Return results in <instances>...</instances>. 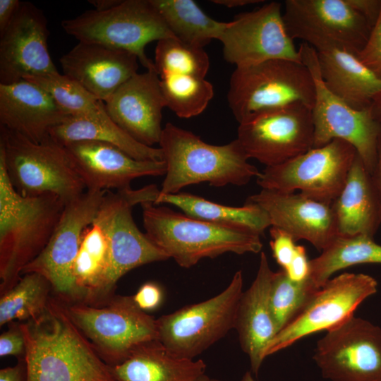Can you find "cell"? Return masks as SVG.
Wrapping results in <instances>:
<instances>
[{"instance_id":"obj_1","label":"cell","mask_w":381,"mask_h":381,"mask_svg":"<svg viewBox=\"0 0 381 381\" xmlns=\"http://www.w3.org/2000/svg\"><path fill=\"white\" fill-rule=\"evenodd\" d=\"M20 327L25 342L26 381H116L63 301L50 298L43 314Z\"/></svg>"},{"instance_id":"obj_2","label":"cell","mask_w":381,"mask_h":381,"mask_svg":"<svg viewBox=\"0 0 381 381\" xmlns=\"http://www.w3.org/2000/svg\"><path fill=\"white\" fill-rule=\"evenodd\" d=\"M57 195H20L11 185L0 155V292L11 289L23 269L49 242L65 207Z\"/></svg>"},{"instance_id":"obj_3","label":"cell","mask_w":381,"mask_h":381,"mask_svg":"<svg viewBox=\"0 0 381 381\" xmlns=\"http://www.w3.org/2000/svg\"><path fill=\"white\" fill-rule=\"evenodd\" d=\"M159 145L166 164L162 193H177L186 186L202 182L215 187L241 186L260 174L248 162L237 139L225 145H212L190 131L167 123Z\"/></svg>"},{"instance_id":"obj_4","label":"cell","mask_w":381,"mask_h":381,"mask_svg":"<svg viewBox=\"0 0 381 381\" xmlns=\"http://www.w3.org/2000/svg\"><path fill=\"white\" fill-rule=\"evenodd\" d=\"M141 206L145 234L181 267L226 253L242 255L262 250L260 236L252 231L198 219L152 202Z\"/></svg>"},{"instance_id":"obj_5","label":"cell","mask_w":381,"mask_h":381,"mask_svg":"<svg viewBox=\"0 0 381 381\" xmlns=\"http://www.w3.org/2000/svg\"><path fill=\"white\" fill-rule=\"evenodd\" d=\"M159 193L154 184L138 190L130 187L105 192L92 223L97 224L106 236L107 265L99 285L87 303L107 302L119 279L131 270L169 259L138 229L132 216L135 205L154 203Z\"/></svg>"},{"instance_id":"obj_6","label":"cell","mask_w":381,"mask_h":381,"mask_svg":"<svg viewBox=\"0 0 381 381\" xmlns=\"http://www.w3.org/2000/svg\"><path fill=\"white\" fill-rule=\"evenodd\" d=\"M0 130V155L9 181L20 195L51 193L67 204L86 190L64 146L50 138L35 143L3 126Z\"/></svg>"},{"instance_id":"obj_7","label":"cell","mask_w":381,"mask_h":381,"mask_svg":"<svg viewBox=\"0 0 381 381\" xmlns=\"http://www.w3.org/2000/svg\"><path fill=\"white\" fill-rule=\"evenodd\" d=\"M315 87L301 61L277 59L236 67L227 93L229 108L238 123L262 111L294 103L313 108Z\"/></svg>"},{"instance_id":"obj_8","label":"cell","mask_w":381,"mask_h":381,"mask_svg":"<svg viewBox=\"0 0 381 381\" xmlns=\"http://www.w3.org/2000/svg\"><path fill=\"white\" fill-rule=\"evenodd\" d=\"M61 27L79 42L135 54L147 70L156 69L154 61L145 54L146 45L176 37L150 0H121L108 10H89L64 20Z\"/></svg>"},{"instance_id":"obj_9","label":"cell","mask_w":381,"mask_h":381,"mask_svg":"<svg viewBox=\"0 0 381 381\" xmlns=\"http://www.w3.org/2000/svg\"><path fill=\"white\" fill-rule=\"evenodd\" d=\"M66 305L74 324L109 366L122 362L140 345L158 339L156 320L132 296L111 297L104 305Z\"/></svg>"},{"instance_id":"obj_10","label":"cell","mask_w":381,"mask_h":381,"mask_svg":"<svg viewBox=\"0 0 381 381\" xmlns=\"http://www.w3.org/2000/svg\"><path fill=\"white\" fill-rule=\"evenodd\" d=\"M243 284L238 270L215 296L161 316L156 320L158 340L174 356L194 359L235 327Z\"/></svg>"},{"instance_id":"obj_11","label":"cell","mask_w":381,"mask_h":381,"mask_svg":"<svg viewBox=\"0 0 381 381\" xmlns=\"http://www.w3.org/2000/svg\"><path fill=\"white\" fill-rule=\"evenodd\" d=\"M357 155L349 143L335 139L281 164L266 167L256 178L262 189L302 194L332 204L341 191Z\"/></svg>"},{"instance_id":"obj_12","label":"cell","mask_w":381,"mask_h":381,"mask_svg":"<svg viewBox=\"0 0 381 381\" xmlns=\"http://www.w3.org/2000/svg\"><path fill=\"white\" fill-rule=\"evenodd\" d=\"M298 52L301 62L310 71L315 87L312 108L314 126L313 148L341 139L356 150L370 173L377 161V142L381 128L368 109L357 110L331 92L321 78L316 51L302 42Z\"/></svg>"},{"instance_id":"obj_13","label":"cell","mask_w":381,"mask_h":381,"mask_svg":"<svg viewBox=\"0 0 381 381\" xmlns=\"http://www.w3.org/2000/svg\"><path fill=\"white\" fill-rule=\"evenodd\" d=\"M283 19L294 40L315 51L339 49L356 56L372 29L346 0H286Z\"/></svg>"},{"instance_id":"obj_14","label":"cell","mask_w":381,"mask_h":381,"mask_svg":"<svg viewBox=\"0 0 381 381\" xmlns=\"http://www.w3.org/2000/svg\"><path fill=\"white\" fill-rule=\"evenodd\" d=\"M106 191L85 190L65 205L60 219L42 251L22 270L43 276L68 303L83 302L84 294L73 276V265L83 234L96 216Z\"/></svg>"},{"instance_id":"obj_15","label":"cell","mask_w":381,"mask_h":381,"mask_svg":"<svg viewBox=\"0 0 381 381\" xmlns=\"http://www.w3.org/2000/svg\"><path fill=\"white\" fill-rule=\"evenodd\" d=\"M377 291L376 279L368 274L344 272L329 279L270 341L263 351L264 359L308 335L341 325Z\"/></svg>"},{"instance_id":"obj_16","label":"cell","mask_w":381,"mask_h":381,"mask_svg":"<svg viewBox=\"0 0 381 381\" xmlns=\"http://www.w3.org/2000/svg\"><path fill=\"white\" fill-rule=\"evenodd\" d=\"M236 139L249 159L281 164L313 148L312 108L294 103L259 113L239 123Z\"/></svg>"},{"instance_id":"obj_17","label":"cell","mask_w":381,"mask_h":381,"mask_svg":"<svg viewBox=\"0 0 381 381\" xmlns=\"http://www.w3.org/2000/svg\"><path fill=\"white\" fill-rule=\"evenodd\" d=\"M313 359L331 381H381V328L353 315L327 331Z\"/></svg>"},{"instance_id":"obj_18","label":"cell","mask_w":381,"mask_h":381,"mask_svg":"<svg viewBox=\"0 0 381 381\" xmlns=\"http://www.w3.org/2000/svg\"><path fill=\"white\" fill-rule=\"evenodd\" d=\"M219 40L224 59L236 68L277 59L301 61L298 49L286 31L282 4L277 1L235 16Z\"/></svg>"},{"instance_id":"obj_19","label":"cell","mask_w":381,"mask_h":381,"mask_svg":"<svg viewBox=\"0 0 381 381\" xmlns=\"http://www.w3.org/2000/svg\"><path fill=\"white\" fill-rule=\"evenodd\" d=\"M48 37L43 11L30 2H21L12 22L0 35V84L58 71L49 52Z\"/></svg>"},{"instance_id":"obj_20","label":"cell","mask_w":381,"mask_h":381,"mask_svg":"<svg viewBox=\"0 0 381 381\" xmlns=\"http://www.w3.org/2000/svg\"><path fill=\"white\" fill-rule=\"evenodd\" d=\"M257 204L267 214L271 226L282 229L297 241L304 239L319 250L338 236L332 204L313 200L301 193H286L262 189L246 201Z\"/></svg>"},{"instance_id":"obj_21","label":"cell","mask_w":381,"mask_h":381,"mask_svg":"<svg viewBox=\"0 0 381 381\" xmlns=\"http://www.w3.org/2000/svg\"><path fill=\"white\" fill-rule=\"evenodd\" d=\"M104 103L109 117L136 141L150 147L159 144L167 106L156 70L137 73Z\"/></svg>"},{"instance_id":"obj_22","label":"cell","mask_w":381,"mask_h":381,"mask_svg":"<svg viewBox=\"0 0 381 381\" xmlns=\"http://www.w3.org/2000/svg\"><path fill=\"white\" fill-rule=\"evenodd\" d=\"M64 147L86 190H122L135 179L166 174L164 161L138 160L106 143L83 140Z\"/></svg>"},{"instance_id":"obj_23","label":"cell","mask_w":381,"mask_h":381,"mask_svg":"<svg viewBox=\"0 0 381 381\" xmlns=\"http://www.w3.org/2000/svg\"><path fill=\"white\" fill-rule=\"evenodd\" d=\"M59 62L64 75L104 102L138 73L139 61L124 50L79 42Z\"/></svg>"},{"instance_id":"obj_24","label":"cell","mask_w":381,"mask_h":381,"mask_svg":"<svg viewBox=\"0 0 381 381\" xmlns=\"http://www.w3.org/2000/svg\"><path fill=\"white\" fill-rule=\"evenodd\" d=\"M70 116L38 85L25 80L0 84V126L35 143L49 138Z\"/></svg>"},{"instance_id":"obj_25","label":"cell","mask_w":381,"mask_h":381,"mask_svg":"<svg viewBox=\"0 0 381 381\" xmlns=\"http://www.w3.org/2000/svg\"><path fill=\"white\" fill-rule=\"evenodd\" d=\"M273 274L266 254L261 252L256 277L250 286L243 292L237 310L234 328L255 375L258 373L264 361L265 349L277 334L270 306Z\"/></svg>"},{"instance_id":"obj_26","label":"cell","mask_w":381,"mask_h":381,"mask_svg":"<svg viewBox=\"0 0 381 381\" xmlns=\"http://www.w3.org/2000/svg\"><path fill=\"white\" fill-rule=\"evenodd\" d=\"M332 207L339 236L373 238L380 227L381 212L371 176L358 153Z\"/></svg>"},{"instance_id":"obj_27","label":"cell","mask_w":381,"mask_h":381,"mask_svg":"<svg viewBox=\"0 0 381 381\" xmlns=\"http://www.w3.org/2000/svg\"><path fill=\"white\" fill-rule=\"evenodd\" d=\"M316 53L319 71L327 88L355 109H368L381 90V80L353 54L333 49Z\"/></svg>"},{"instance_id":"obj_28","label":"cell","mask_w":381,"mask_h":381,"mask_svg":"<svg viewBox=\"0 0 381 381\" xmlns=\"http://www.w3.org/2000/svg\"><path fill=\"white\" fill-rule=\"evenodd\" d=\"M206 367L201 359L174 356L157 339L140 345L110 368L116 381H194Z\"/></svg>"},{"instance_id":"obj_29","label":"cell","mask_w":381,"mask_h":381,"mask_svg":"<svg viewBox=\"0 0 381 381\" xmlns=\"http://www.w3.org/2000/svg\"><path fill=\"white\" fill-rule=\"evenodd\" d=\"M49 138L63 146L83 140L99 141L113 145L138 160L164 161L159 147L145 145L120 128L107 113L104 103L89 115L68 117L52 128Z\"/></svg>"},{"instance_id":"obj_30","label":"cell","mask_w":381,"mask_h":381,"mask_svg":"<svg viewBox=\"0 0 381 381\" xmlns=\"http://www.w3.org/2000/svg\"><path fill=\"white\" fill-rule=\"evenodd\" d=\"M155 205L177 207L183 214L198 219L226 226L252 231L260 236L271 226L270 218L259 205L246 202L242 207H231L187 193H158Z\"/></svg>"},{"instance_id":"obj_31","label":"cell","mask_w":381,"mask_h":381,"mask_svg":"<svg viewBox=\"0 0 381 381\" xmlns=\"http://www.w3.org/2000/svg\"><path fill=\"white\" fill-rule=\"evenodd\" d=\"M174 35L189 45L203 48L219 40L227 23L207 15L193 0H150Z\"/></svg>"},{"instance_id":"obj_32","label":"cell","mask_w":381,"mask_h":381,"mask_svg":"<svg viewBox=\"0 0 381 381\" xmlns=\"http://www.w3.org/2000/svg\"><path fill=\"white\" fill-rule=\"evenodd\" d=\"M381 264V245L365 236H338L321 254L310 260L309 277L321 288L342 269L361 264Z\"/></svg>"},{"instance_id":"obj_33","label":"cell","mask_w":381,"mask_h":381,"mask_svg":"<svg viewBox=\"0 0 381 381\" xmlns=\"http://www.w3.org/2000/svg\"><path fill=\"white\" fill-rule=\"evenodd\" d=\"M51 288L49 282L37 273L23 274L11 289L1 295L0 325L40 316L47 307Z\"/></svg>"},{"instance_id":"obj_34","label":"cell","mask_w":381,"mask_h":381,"mask_svg":"<svg viewBox=\"0 0 381 381\" xmlns=\"http://www.w3.org/2000/svg\"><path fill=\"white\" fill-rule=\"evenodd\" d=\"M108 244L102 229L92 223L82 236L73 265V276L87 303L99 285L107 265Z\"/></svg>"},{"instance_id":"obj_35","label":"cell","mask_w":381,"mask_h":381,"mask_svg":"<svg viewBox=\"0 0 381 381\" xmlns=\"http://www.w3.org/2000/svg\"><path fill=\"white\" fill-rule=\"evenodd\" d=\"M159 79L167 107L180 118L200 114L214 96L212 85L205 78L164 74Z\"/></svg>"},{"instance_id":"obj_36","label":"cell","mask_w":381,"mask_h":381,"mask_svg":"<svg viewBox=\"0 0 381 381\" xmlns=\"http://www.w3.org/2000/svg\"><path fill=\"white\" fill-rule=\"evenodd\" d=\"M319 289L309 276L303 281L295 282L282 269L274 272L270 306L277 333L301 312Z\"/></svg>"},{"instance_id":"obj_37","label":"cell","mask_w":381,"mask_h":381,"mask_svg":"<svg viewBox=\"0 0 381 381\" xmlns=\"http://www.w3.org/2000/svg\"><path fill=\"white\" fill-rule=\"evenodd\" d=\"M24 80L43 89L71 117L89 115L97 111L104 103L78 82L58 71L30 76Z\"/></svg>"},{"instance_id":"obj_38","label":"cell","mask_w":381,"mask_h":381,"mask_svg":"<svg viewBox=\"0 0 381 381\" xmlns=\"http://www.w3.org/2000/svg\"><path fill=\"white\" fill-rule=\"evenodd\" d=\"M154 63L159 76L178 74L205 78L210 67L209 57L203 48L189 45L176 37L157 42Z\"/></svg>"},{"instance_id":"obj_39","label":"cell","mask_w":381,"mask_h":381,"mask_svg":"<svg viewBox=\"0 0 381 381\" xmlns=\"http://www.w3.org/2000/svg\"><path fill=\"white\" fill-rule=\"evenodd\" d=\"M357 57L381 80V11L377 22L371 29L365 45Z\"/></svg>"},{"instance_id":"obj_40","label":"cell","mask_w":381,"mask_h":381,"mask_svg":"<svg viewBox=\"0 0 381 381\" xmlns=\"http://www.w3.org/2000/svg\"><path fill=\"white\" fill-rule=\"evenodd\" d=\"M270 234V245L273 257L282 269L285 270L295 254L297 246L295 244L296 241L288 233L274 226H271Z\"/></svg>"},{"instance_id":"obj_41","label":"cell","mask_w":381,"mask_h":381,"mask_svg":"<svg viewBox=\"0 0 381 381\" xmlns=\"http://www.w3.org/2000/svg\"><path fill=\"white\" fill-rule=\"evenodd\" d=\"M25 342L20 324H13L8 330L0 336V356H25Z\"/></svg>"},{"instance_id":"obj_42","label":"cell","mask_w":381,"mask_h":381,"mask_svg":"<svg viewBox=\"0 0 381 381\" xmlns=\"http://www.w3.org/2000/svg\"><path fill=\"white\" fill-rule=\"evenodd\" d=\"M132 297L138 307L143 311L152 310L161 304L163 293L157 284L147 282L143 284Z\"/></svg>"},{"instance_id":"obj_43","label":"cell","mask_w":381,"mask_h":381,"mask_svg":"<svg viewBox=\"0 0 381 381\" xmlns=\"http://www.w3.org/2000/svg\"><path fill=\"white\" fill-rule=\"evenodd\" d=\"M293 281L301 282L306 279L310 274V260H308L304 246L297 245L295 254L289 265L283 270Z\"/></svg>"},{"instance_id":"obj_44","label":"cell","mask_w":381,"mask_h":381,"mask_svg":"<svg viewBox=\"0 0 381 381\" xmlns=\"http://www.w3.org/2000/svg\"><path fill=\"white\" fill-rule=\"evenodd\" d=\"M346 1L368 22L371 28L374 26L381 11V0H346Z\"/></svg>"},{"instance_id":"obj_45","label":"cell","mask_w":381,"mask_h":381,"mask_svg":"<svg viewBox=\"0 0 381 381\" xmlns=\"http://www.w3.org/2000/svg\"><path fill=\"white\" fill-rule=\"evenodd\" d=\"M20 4L18 0H0V35L11 24Z\"/></svg>"},{"instance_id":"obj_46","label":"cell","mask_w":381,"mask_h":381,"mask_svg":"<svg viewBox=\"0 0 381 381\" xmlns=\"http://www.w3.org/2000/svg\"><path fill=\"white\" fill-rule=\"evenodd\" d=\"M0 381H26L25 361L1 369Z\"/></svg>"},{"instance_id":"obj_47","label":"cell","mask_w":381,"mask_h":381,"mask_svg":"<svg viewBox=\"0 0 381 381\" xmlns=\"http://www.w3.org/2000/svg\"><path fill=\"white\" fill-rule=\"evenodd\" d=\"M377 150L376 164L370 176L381 212V132L378 138Z\"/></svg>"},{"instance_id":"obj_48","label":"cell","mask_w":381,"mask_h":381,"mask_svg":"<svg viewBox=\"0 0 381 381\" xmlns=\"http://www.w3.org/2000/svg\"><path fill=\"white\" fill-rule=\"evenodd\" d=\"M211 1L230 8L264 2L263 0H212Z\"/></svg>"},{"instance_id":"obj_49","label":"cell","mask_w":381,"mask_h":381,"mask_svg":"<svg viewBox=\"0 0 381 381\" xmlns=\"http://www.w3.org/2000/svg\"><path fill=\"white\" fill-rule=\"evenodd\" d=\"M369 109L373 118L381 128V90L373 99Z\"/></svg>"},{"instance_id":"obj_50","label":"cell","mask_w":381,"mask_h":381,"mask_svg":"<svg viewBox=\"0 0 381 381\" xmlns=\"http://www.w3.org/2000/svg\"><path fill=\"white\" fill-rule=\"evenodd\" d=\"M121 0H92L89 2L95 7L97 11H105L117 5Z\"/></svg>"},{"instance_id":"obj_51","label":"cell","mask_w":381,"mask_h":381,"mask_svg":"<svg viewBox=\"0 0 381 381\" xmlns=\"http://www.w3.org/2000/svg\"><path fill=\"white\" fill-rule=\"evenodd\" d=\"M241 381H256V380L253 378L252 375V373L250 371H248L242 377V379Z\"/></svg>"},{"instance_id":"obj_52","label":"cell","mask_w":381,"mask_h":381,"mask_svg":"<svg viewBox=\"0 0 381 381\" xmlns=\"http://www.w3.org/2000/svg\"><path fill=\"white\" fill-rule=\"evenodd\" d=\"M194 381H219V380H216V379H211L208 376L204 374Z\"/></svg>"}]
</instances>
